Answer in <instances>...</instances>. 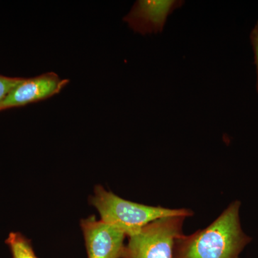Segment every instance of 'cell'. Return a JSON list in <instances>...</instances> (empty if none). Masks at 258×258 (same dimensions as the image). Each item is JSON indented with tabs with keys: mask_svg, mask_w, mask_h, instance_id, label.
Returning <instances> with one entry per match:
<instances>
[{
	"mask_svg": "<svg viewBox=\"0 0 258 258\" xmlns=\"http://www.w3.org/2000/svg\"><path fill=\"white\" fill-rule=\"evenodd\" d=\"M240 206V202H233L206 228L181 236L175 258H239L252 240L241 227Z\"/></svg>",
	"mask_w": 258,
	"mask_h": 258,
	"instance_id": "6da1fadb",
	"label": "cell"
},
{
	"mask_svg": "<svg viewBox=\"0 0 258 258\" xmlns=\"http://www.w3.org/2000/svg\"><path fill=\"white\" fill-rule=\"evenodd\" d=\"M91 203L97 209L101 220L123 231L130 237L144 226L162 217H189L192 212L186 209H168L152 207L128 201L101 186H96Z\"/></svg>",
	"mask_w": 258,
	"mask_h": 258,
	"instance_id": "7a4b0ae2",
	"label": "cell"
},
{
	"mask_svg": "<svg viewBox=\"0 0 258 258\" xmlns=\"http://www.w3.org/2000/svg\"><path fill=\"white\" fill-rule=\"evenodd\" d=\"M69 83L52 72L23 79L0 105V111L44 101L60 93Z\"/></svg>",
	"mask_w": 258,
	"mask_h": 258,
	"instance_id": "5b68a950",
	"label": "cell"
},
{
	"mask_svg": "<svg viewBox=\"0 0 258 258\" xmlns=\"http://www.w3.org/2000/svg\"><path fill=\"white\" fill-rule=\"evenodd\" d=\"M186 216L162 217L129 237L122 258H175L177 241L183 235Z\"/></svg>",
	"mask_w": 258,
	"mask_h": 258,
	"instance_id": "3957f363",
	"label": "cell"
},
{
	"mask_svg": "<svg viewBox=\"0 0 258 258\" xmlns=\"http://www.w3.org/2000/svg\"><path fill=\"white\" fill-rule=\"evenodd\" d=\"M23 79L21 78L7 77L0 75V105Z\"/></svg>",
	"mask_w": 258,
	"mask_h": 258,
	"instance_id": "ba28073f",
	"label": "cell"
},
{
	"mask_svg": "<svg viewBox=\"0 0 258 258\" xmlns=\"http://www.w3.org/2000/svg\"><path fill=\"white\" fill-rule=\"evenodd\" d=\"M184 3L177 0H139L123 21L142 35L161 32L169 15Z\"/></svg>",
	"mask_w": 258,
	"mask_h": 258,
	"instance_id": "8992f818",
	"label": "cell"
},
{
	"mask_svg": "<svg viewBox=\"0 0 258 258\" xmlns=\"http://www.w3.org/2000/svg\"><path fill=\"white\" fill-rule=\"evenodd\" d=\"M13 258H37L31 244L19 232H11L6 240Z\"/></svg>",
	"mask_w": 258,
	"mask_h": 258,
	"instance_id": "52a82bcc",
	"label": "cell"
},
{
	"mask_svg": "<svg viewBox=\"0 0 258 258\" xmlns=\"http://www.w3.org/2000/svg\"><path fill=\"white\" fill-rule=\"evenodd\" d=\"M88 258H122L125 234L91 216L81 222Z\"/></svg>",
	"mask_w": 258,
	"mask_h": 258,
	"instance_id": "277c9868",
	"label": "cell"
},
{
	"mask_svg": "<svg viewBox=\"0 0 258 258\" xmlns=\"http://www.w3.org/2000/svg\"><path fill=\"white\" fill-rule=\"evenodd\" d=\"M251 42H252V47H253V50L254 53V60H255L256 66H257V90L258 92V21L256 24L255 26L251 32L250 35Z\"/></svg>",
	"mask_w": 258,
	"mask_h": 258,
	"instance_id": "9c48e42d",
	"label": "cell"
}]
</instances>
